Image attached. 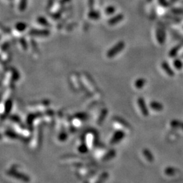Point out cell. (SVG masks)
<instances>
[{
    "mask_svg": "<svg viewBox=\"0 0 183 183\" xmlns=\"http://www.w3.org/2000/svg\"><path fill=\"white\" fill-rule=\"evenodd\" d=\"M124 47H125V43L122 41H119L118 43H117L114 46H113L107 52V53H106V56L109 58H113L114 56H116L117 54L121 52L122 51V50L124 48Z\"/></svg>",
    "mask_w": 183,
    "mask_h": 183,
    "instance_id": "cell-1",
    "label": "cell"
},
{
    "mask_svg": "<svg viewBox=\"0 0 183 183\" xmlns=\"http://www.w3.org/2000/svg\"><path fill=\"white\" fill-rule=\"evenodd\" d=\"M138 104L139 109H140V112L142 113L143 116L147 117L148 115H149V109H148L147 104H146L145 103V100H144L143 97L138 98Z\"/></svg>",
    "mask_w": 183,
    "mask_h": 183,
    "instance_id": "cell-2",
    "label": "cell"
},
{
    "mask_svg": "<svg viewBox=\"0 0 183 183\" xmlns=\"http://www.w3.org/2000/svg\"><path fill=\"white\" fill-rule=\"evenodd\" d=\"M125 136V133L121 130H118L115 132V134L113 135V137L111 139V144L115 145V144L118 143L119 141L121 140Z\"/></svg>",
    "mask_w": 183,
    "mask_h": 183,
    "instance_id": "cell-3",
    "label": "cell"
},
{
    "mask_svg": "<svg viewBox=\"0 0 183 183\" xmlns=\"http://www.w3.org/2000/svg\"><path fill=\"white\" fill-rule=\"evenodd\" d=\"M29 35L36 37H46L49 35L50 32L46 29H31L29 31Z\"/></svg>",
    "mask_w": 183,
    "mask_h": 183,
    "instance_id": "cell-4",
    "label": "cell"
},
{
    "mask_svg": "<svg viewBox=\"0 0 183 183\" xmlns=\"http://www.w3.org/2000/svg\"><path fill=\"white\" fill-rule=\"evenodd\" d=\"M161 67H162L163 70L165 72V73H166L168 76H170V77H173V76H174V75H175V73H174V70L172 69L170 65L166 61H163V62H162V64H161Z\"/></svg>",
    "mask_w": 183,
    "mask_h": 183,
    "instance_id": "cell-5",
    "label": "cell"
},
{
    "mask_svg": "<svg viewBox=\"0 0 183 183\" xmlns=\"http://www.w3.org/2000/svg\"><path fill=\"white\" fill-rule=\"evenodd\" d=\"M157 41L160 44L164 43L165 41V30L162 29H157L156 31Z\"/></svg>",
    "mask_w": 183,
    "mask_h": 183,
    "instance_id": "cell-6",
    "label": "cell"
},
{
    "mask_svg": "<svg viewBox=\"0 0 183 183\" xmlns=\"http://www.w3.org/2000/svg\"><path fill=\"white\" fill-rule=\"evenodd\" d=\"M123 18H124V16L123 14H118L115 15V16H114L113 17H112V18H111L108 21V24L111 26L115 25H117L118 23H119V22H121Z\"/></svg>",
    "mask_w": 183,
    "mask_h": 183,
    "instance_id": "cell-7",
    "label": "cell"
},
{
    "mask_svg": "<svg viewBox=\"0 0 183 183\" xmlns=\"http://www.w3.org/2000/svg\"><path fill=\"white\" fill-rule=\"evenodd\" d=\"M149 106H150V108L152 109L155 111H157V112L162 111H163V108H164V106H163V104L157 101L151 102L149 103Z\"/></svg>",
    "mask_w": 183,
    "mask_h": 183,
    "instance_id": "cell-8",
    "label": "cell"
},
{
    "mask_svg": "<svg viewBox=\"0 0 183 183\" xmlns=\"http://www.w3.org/2000/svg\"><path fill=\"white\" fill-rule=\"evenodd\" d=\"M170 126L174 128L183 130V121L178 119H173L170 122Z\"/></svg>",
    "mask_w": 183,
    "mask_h": 183,
    "instance_id": "cell-9",
    "label": "cell"
},
{
    "mask_svg": "<svg viewBox=\"0 0 183 183\" xmlns=\"http://www.w3.org/2000/svg\"><path fill=\"white\" fill-rule=\"evenodd\" d=\"M146 83H147V80L145 78H139V79H136L134 82V86L136 87L137 89H142L144 86H145Z\"/></svg>",
    "mask_w": 183,
    "mask_h": 183,
    "instance_id": "cell-10",
    "label": "cell"
},
{
    "mask_svg": "<svg viewBox=\"0 0 183 183\" xmlns=\"http://www.w3.org/2000/svg\"><path fill=\"white\" fill-rule=\"evenodd\" d=\"M88 16L89 18L92 19V20H98L101 17V14L99 11L94 10H91L88 13Z\"/></svg>",
    "mask_w": 183,
    "mask_h": 183,
    "instance_id": "cell-11",
    "label": "cell"
},
{
    "mask_svg": "<svg viewBox=\"0 0 183 183\" xmlns=\"http://www.w3.org/2000/svg\"><path fill=\"white\" fill-rule=\"evenodd\" d=\"M37 22H38L40 25L44 26V27H50V24L49 22L47 21V19L43 16L38 17V18H37Z\"/></svg>",
    "mask_w": 183,
    "mask_h": 183,
    "instance_id": "cell-12",
    "label": "cell"
},
{
    "mask_svg": "<svg viewBox=\"0 0 183 183\" xmlns=\"http://www.w3.org/2000/svg\"><path fill=\"white\" fill-rule=\"evenodd\" d=\"M181 47H182L181 45H176V46L174 47L170 51L169 56L172 58L175 57V56L178 54V52H179L180 48H181Z\"/></svg>",
    "mask_w": 183,
    "mask_h": 183,
    "instance_id": "cell-13",
    "label": "cell"
},
{
    "mask_svg": "<svg viewBox=\"0 0 183 183\" xmlns=\"http://www.w3.org/2000/svg\"><path fill=\"white\" fill-rule=\"evenodd\" d=\"M27 25L25 23H18L15 25V29L19 32H23L26 29Z\"/></svg>",
    "mask_w": 183,
    "mask_h": 183,
    "instance_id": "cell-14",
    "label": "cell"
},
{
    "mask_svg": "<svg viewBox=\"0 0 183 183\" xmlns=\"http://www.w3.org/2000/svg\"><path fill=\"white\" fill-rule=\"evenodd\" d=\"M173 65L174 67H175L176 69H178V70H180V69H182L183 67L182 62L179 59V58H176V59L174 60L173 61Z\"/></svg>",
    "mask_w": 183,
    "mask_h": 183,
    "instance_id": "cell-15",
    "label": "cell"
},
{
    "mask_svg": "<svg viewBox=\"0 0 183 183\" xmlns=\"http://www.w3.org/2000/svg\"><path fill=\"white\" fill-rule=\"evenodd\" d=\"M115 121H116L117 123L120 124V125L123 126V127L128 128V129H130V126L129 124H128V122H126V120H123V119L120 118V117H116V118H115Z\"/></svg>",
    "mask_w": 183,
    "mask_h": 183,
    "instance_id": "cell-16",
    "label": "cell"
},
{
    "mask_svg": "<svg viewBox=\"0 0 183 183\" xmlns=\"http://www.w3.org/2000/svg\"><path fill=\"white\" fill-rule=\"evenodd\" d=\"M27 0H21L18 5L19 10L21 11V12L25 10L26 8H27Z\"/></svg>",
    "mask_w": 183,
    "mask_h": 183,
    "instance_id": "cell-17",
    "label": "cell"
},
{
    "mask_svg": "<svg viewBox=\"0 0 183 183\" xmlns=\"http://www.w3.org/2000/svg\"><path fill=\"white\" fill-rule=\"evenodd\" d=\"M115 10H116V9H115L114 6H108V7L105 9V14L106 15H111L113 14H114L115 12Z\"/></svg>",
    "mask_w": 183,
    "mask_h": 183,
    "instance_id": "cell-18",
    "label": "cell"
},
{
    "mask_svg": "<svg viewBox=\"0 0 183 183\" xmlns=\"http://www.w3.org/2000/svg\"><path fill=\"white\" fill-rule=\"evenodd\" d=\"M143 155L145 156V157L147 158L149 162H151V161H152V160H153V157H152V155L149 150H147V149L144 150Z\"/></svg>",
    "mask_w": 183,
    "mask_h": 183,
    "instance_id": "cell-19",
    "label": "cell"
},
{
    "mask_svg": "<svg viewBox=\"0 0 183 183\" xmlns=\"http://www.w3.org/2000/svg\"><path fill=\"white\" fill-rule=\"evenodd\" d=\"M106 113H107V111H106V109H104L103 111L102 112L101 116H100L99 119V121H99V123H101V122H102V121H104V118H105V117H106Z\"/></svg>",
    "mask_w": 183,
    "mask_h": 183,
    "instance_id": "cell-20",
    "label": "cell"
},
{
    "mask_svg": "<svg viewBox=\"0 0 183 183\" xmlns=\"http://www.w3.org/2000/svg\"><path fill=\"white\" fill-rule=\"evenodd\" d=\"M21 44L23 45V46L24 48H25V49L27 48V43H26L25 40H24L23 38V39H21Z\"/></svg>",
    "mask_w": 183,
    "mask_h": 183,
    "instance_id": "cell-21",
    "label": "cell"
},
{
    "mask_svg": "<svg viewBox=\"0 0 183 183\" xmlns=\"http://www.w3.org/2000/svg\"><path fill=\"white\" fill-rule=\"evenodd\" d=\"M88 4L92 10V8H93L94 4V0H88Z\"/></svg>",
    "mask_w": 183,
    "mask_h": 183,
    "instance_id": "cell-22",
    "label": "cell"
},
{
    "mask_svg": "<svg viewBox=\"0 0 183 183\" xmlns=\"http://www.w3.org/2000/svg\"><path fill=\"white\" fill-rule=\"evenodd\" d=\"M63 1H64V2H67V1H70V0H63Z\"/></svg>",
    "mask_w": 183,
    "mask_h": 183,
    "instance_id": "cell-23",
    "label": "cell"
}]
</instances>
